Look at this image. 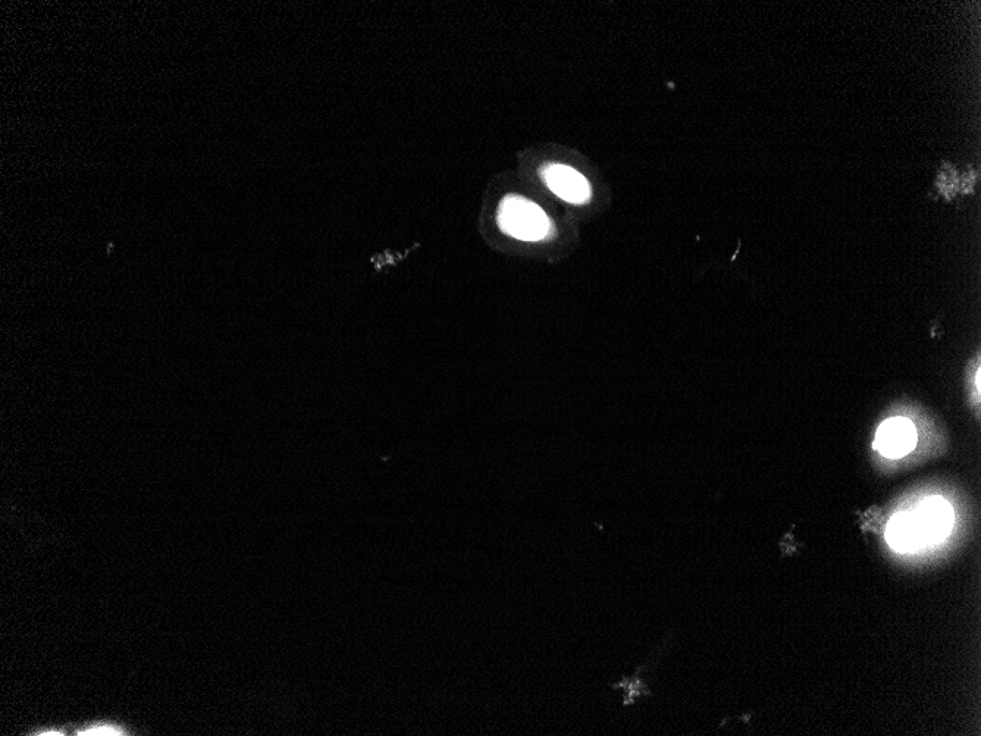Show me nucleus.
Returning a JSON list of instances; mask_svg holds the SVG:
<instances>
[{"label":"nucleus","mask_w":981,"mask_h":736,"mask_svg":"<svg viewBox=\"0 0 981 736\" xmlns=\"http://www.w3.org/2000/svg\"><path fill=\"white\" fill-rule=\"evenodd\" d=\"M613 689H623L625 691V698H623V706H631L633 701L639 695L647 694V688L645 685L639 681L638 676H632V678L620 679L617 684L611 685Z\"/></svg>","instance_id":"6"},{"label":"nucleus","mask_w":981,"mask_h":736,"mask_svg":"<svg viewBox=\"0 0 981 736\" xmlns=\"http://www.w3.org/2000/svg\"><path fill=\"white\" fill-rule=\"evenodd\" d=\"M544 180L550 190L566 202L584 203L591 193L584 175L566 165H551L545 169Z\"/></svg>","instance_id":"4"},{"label":"nucleus","mask_w":981,"mask_h":736,"mask_svg":"<svg viewBox=\"0 0 981 736\" xmlns=\"http://www.w3.org/2000/svg\"><path fill=\"white\" fill-rule=\"evenodd\" d=\"M80 736H121L125 735V732L121 728L115 725H109V723H99V725L90 726V728L83 729V731L78 732Z\"/></svg>","instance_id":"7"},{"label":"nucleus","mask_w":981,"mask_h":736,"mask_svg":"<svg viewBox=\"0 0 981 736\" xmlns=\"http://www.w3.org/2000/svg\"><path fill=\"white\" fill-rule=\"evenodd\" d=\"M39 735L55 736V735H64V734H59V732H55V731H49V732H43V734H39Z\"/></svg>","instance_id":"8"},{"label":"nucleus","mask_w":981,"mask_h":736,"mask_svg":"<svg viewBox=\"0 0 981 736\" xmlns=\"http://www.w3.org/2000/svg\"><path fill=\"white\" fill-rule=\"evenodd\" d=\"M498 224L504 233L526 241H537L550 233V219L531 200L509 196L501 203Z\"/></svg>","instance_id":"1"},{"label":"nucleus","mask_w":981,"mask_h":736,"mask_svg":"<svg viewBox=\"0 0 981 736\" xmlns=\"http://www.w3.org/2000/svg\"><path fill=\"white\" fill-rule=\"evenodd\" d=\"M886 540L898 553H912L927 546L920 525L912 512L898 513L890 519L886 529Z\"/></svg>","instance_id":"5"},{"label":"nucleus","mask_w":981,"mask_h":736,"mask_svg":"<svg viewBox=\"0 0 981 736\" xmlns=\"http://www.w3.org/2000/svg\"><path fill=\"white\" fill-rule=\"evenodd\" d=\"M914 513L927 546L942 543L954 526V510L942 497H930L918 506Z\"/></svg>","instance_id":"2"},{"label":"nucleus","mask_w":981,"mask_h":736,"mask_svg":"<svg viewBox=\"0 0 981 736\" xmlns=\"http://www.w3.org/2000/svg\"><path fill=\"white\" fill-rule=\"evenodd\" d=\"M917 446V429L907 418H892L877 429L874 449L888 459H901Z\"/></svg>","instance_id":"3"}]
</instances>
